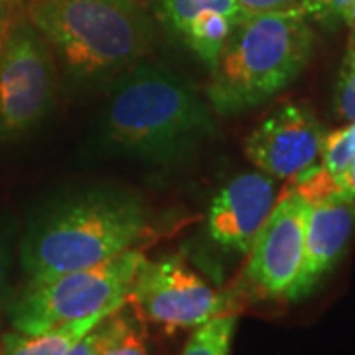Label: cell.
<instances>
[{
    "label": "cell",
    "instance_id": "cell-1",
    "mask_svg": "<svg viewBox=\"0 0 355 355\" xmlns=\"http://www.w3.org/2000/svg\"><path fill=\"white\" fill-rule=\"evenodd\" d=\"M207 99L166 65L140 62L113 79L103 135L114 150L153 164H176L216 137Z\"/></svg>",
    "mask_w": 355,
    "mask_h": 355
},
{
    "label": "cell",
    "instance_id": "cell-2",
    "mask_svg": "<svg viewBox=\"0 0 355 355\" xmlns=\"http://www.w3.org/2000/svg\"><path fill=\"white\" fill-rule=\"evenodd\" d=\"M146 231L148 207L135 191L83 188L34 214L20 243V265L28 279L81 270L135 249Z\"/></svg>",
    "mask_w": 355,
    "mask_h": 355
},
{
    "label": "cell",
    "instance_id": "cell-3",
    "mask_svg": "<svg viewBox=\"0 0 355 355\" xmlns=\"http://www.w3.org/2000/svg\"><path fill=\"white\" fill-rule=\"evenodd\" d=\"M314 30L300 8L245 14L209 67L205 99L231 116L277 97L310 62Z\"/></svg>",
    "mask_w": 355,
    "mask_h": 355
},
{
    "label": "cell",
    "instance_id": "cell-4",
    "mask_svg": "<svg viewBox=\"0 0 355 355\" xmlns=\"http://www.w3.org/2000/svg\"><path fill=\"white\" fill-rule=\"evenodd\" d=\"M28 18L77 83L113 81L140 64L154 42L140 0H32Z\"/></svg>",
    "mask_w": 355,
    "mask_h": 355
},
{
    "label": "cell",
    "instance_id": "cell-5",
    "mask_svg": "<svg viewBox=\"0 0 355 355\" xmlns=\"http://www.w3.org/2000/svg\"><path fill=\"white\" fill-rule=\"evenodd\" d=\"M142 259L140 249H128L89 268L28 279L8 304L12 330L44 334L77 320L121 310L128 302V291Z\"/></svg>",
    "mask_w": 355,
    "mask_h": 355
},
{
    "label": "cell",
    "instance_id": "cell-6",
    "mask_svg": "<svg viewBox=\"0 0 355 355\" xmlns=\"http://www.w3.org/2000/svg\"><path fill=\"white\" fill-rule=\"evenodd\" d=\"M55 64L48 42L30 24H10L0 48V137L36 128L55 99Z\"/></svg>",
    "mask_w": 355,
    "mask_h": 355
},
{
    "label": "cell",
    "instance_id": "cell-7",
    "mask_svg": "<svg viewBox=\"0 0 355 355\" xmlns=\"http://www.w3.org/2000/svg\"><path fill=\"white\" fill-rule=\"evenodd\" d=\"M127 300L144 320L168 330L196 328L235 308L231 296L214 291L178 254L156 261L144 257L135 272Z\"/></svg>",
    "mask_w": 355,
    "mask_h": 355
},
{
    "label": "cell",
    "instance_id": "cell-8",
    "mask_svg": "<svg viewBox=\"0 0 355 355\" xmlns=\"http://www.w3.org/2000/svg\"><path fill=\"white\" fill-rule=\"evenodd\" d=\"M310 203L286 191L277 200L249 251L245 282L259 298L292 300L304 261V235Z\"/></svg>",
    "mask_w": 355,
    "mask_h": 355
},
{
    "label": "cell",
    "instance_id": "cell-9",
    "mask_svg": "<svg viewBox=\"0 0 355 355\" xmlns=\"http://www.w3.org/2000/svg\"><path fill=\"white\" fill-rule=\"evenodd\" d=\"M326 128L304 103H282L245 140V154L259 172L292 180L314 166Z\"/></svg>",
    "mask_w": 355,
    "mask_h": 355
},
{
    "label": "cell",
    "instance_id": "cell-10",
    "mask_svg": "<svg viewBox=\"0 0 355 355\" xmlns=\"http://www.w3.org/2000/svg\"><path fill=\"white\" fill-rule=\"evenodd\" d=\"M275 205V178L259 170L235 176L211 200L207 211L209 239L225 251L249 254Z\"/></svg>",
    "mask_w": 355,
    "mask_h": 355
},
{
    "label": "cell",
    "instance_id": "cell-11",
    "mask_svg": "<svg viewBox=\"0 0 355 355\" xmlns=\"http://www.w3.org/2000/svg\"><path fill=\"white\" fill-rule=\"evenodd\" d=\"M156 18L207 67L245 12L237 0H150Z\"/></svg>",
    "mask_w": 355,
    "mask_h": 355
},
{
    "label": "cell",
    "instance_id": "cell-12",
    "mask_svg": "<svg viewBox=\"0 0 355 355\" xmlns=\"http://www.w3.org/2000/svg\"><path fill=\"white\" fill-rule=\"evenodd\" d=\"M355 229V202L334 198L310 205L304 235V261L292 300L316 288L342 259Z\"/></svg>",
    "mask_w": 355,
    "mask_h": 355
},
{
    "label": "cell",
    "instance_id": "cell-13",
    "mask_svg": "<svg viewBox=\"0 0 355 355\" xmlns=\"http://www.w3.org/2000/svg\"><path fill=\"white\" fill-rule=\"evenodd\" d=\"M111 314H97L85 320H77V322L53 328L44 334L8 331L4 334L2 343H0V355H64L79 338H83L91 328H95L99 322Z\"/></svg>",
    "mask_w": 355,
    "mask_h": 355
},
{
    "label": "cell",
    "instance_id": "cell-14",
    "mask_svg": "<svg viewBox=\"0 0 355 355\" xmlns=\"http://www.w3.org/2000/svg\"><path fill=\"white\" fill-rule=\"evenodd\" d=\"M237 328V314L227 312L193 328L182 355H229Z\"/></svg>",
    "mask_w": 355,
    "mask_h": 355
},
{
    "label": "cell",
    "instance_id": "cell-15",
    "mask_svg": "<svg viewBox=\"0 0 355 355\" xmlns=\"http://www.w3.org/2000/svg\"><path fill=\"white\" fill-rule=\"evenodd\" d=\"M320 164L324 166L330 174H340L355 160V121L347 123L343 128L334 132H326Z\"/></svg>",
    "mask_w": 355,
    "mask_h": 355
},
{
    "label": "cell",
    "instance_id": "cell-16",
    "mask_svg": "<svg viewBox=\"0 0 355 355\" xmlns=\"http://www.w3.org/2000/svg\"><path fill=\"white\" fill-rule=\"evenodd\" d=\"M119 312L121 310H116L114 314H111V316L105 318L103 322H99L95 328H91L64 355H101L107 349V345L113 342V340H116L125 331L128 324H130L127 318L121 316Z\"/></svg>",
    "mask_w": 355,
    "mask_h": 355
},
{
    "label": "cell",
    "instance_id": "cell-17",
    "mask_svg": "<svg viewBox=\"0 0 355 355\" xmlns=\"http://www.w3.org/2000/svg\"><path fill=\"white\" fill-rule=\"evenodd\" d=\"M334 114L343 123L355 121V44L347 42L334 87Z\"/></svg>",
    "mask_w": 355,
    "mask_h": 355
},
{
    "label": "cell",
    "instance_id": "cell-18",
    "mask_svg": "<svg viewBox=\"0 0 355 355\" xmlns=\"http://www.w3.org/2000/svg\"><path fill=\"white\" fill-rule=\"evenodd\" d=\"M355 0H302L300 10L308 16L310 22L322 26H336L342 22L345 10Z\"/></svg>",
    "mask_w": 355,
    "mask_h": 355
},
{
    "label": "cell",
    "instance_id": "cell-19",
    "mask_svg": "<svg viewBox=\"0 0 355 355\" xmlns=\"http://www.w3.org/2000/svg\"><path fill=\"white\" fill-rule=\"evenodd\" d=\"M101 355H148V349L139 331L132 328V324H128L125 331L109 343Z\"/></svg>",
    "mask_w": 355,
    "mask_h": 355
},
{
    "label": "cell",
    "instance_id": "cell-20",
    "mask_svg": "<svg viewBox=\"0 0 355 355\" xmlns=\"http://www.w3.org/2000/svg\"><path fill=\"white\" fill-rule=\"evenodd\" d=\"M10 266H12L10 239L0 231V312L8 304L10 298Z\"/></svg>",
    "mask_w": 355,
    "mask_h": 355
},
{
    "label": "cell",
    "instance_id": "cell-21",
    "mask_svg": "<svg viewBox=\"0 0 355 355\" xmlns=\"http://www.w3.org/2000/svg\"><path fill=\"white\" fill-rule=\"evenodd\" d=\"M245 14L275 12V10H288V8H300L302 0H237Z\"/></svg>",
    "mask_w": 355,
    "mask_h": 355
},
{
    "label": "cell",
    "instance_id": "cell-22",
    "mask_svg": "<svg viewBox=\"0 0 355 355\" xmlns=\"http://www.w3.org/2000/svg\"><path fill=\"white\" fill-rule=\"evenodd\" d=\"M334 176V174H331ZM336 180V188H338V196L343 200L355 202V160L347 166L345 170H342L340 174L334 176Z\"/></svg>",
    "mask_w": 355,
    "mask_h": 355
},
{
    "label": "cell",
    "instance_id": "cell-23",
    "mask_svg": "<svg viewBox=\"0 0 355 355\" xmlns=\"http://www.w3.org/2000/svg\"><path fill=\"white\" fill-rule=\"evenodd\" d=\"M342 24H345L349 28V40H347V42H354L355 44V2L345 10V14H343Z\"/></svg>",
    "mask_w": 355,
    "mask_h": 355
},
{
    "label": "cell",
    "instance_id": "cell-24",
    "mask_svg": "<svg viewBox=\"0 0 355 355\" xmlns=\"http://www.w3.org/2000/svg\"><path fill=\"white\" fill-rule=\"evenodd\" d=\"M8 30H10V20H6V18H0V48H2V44H4V40H6Z\"/></svg>",
    "mask_w": 355,
    "mask_h": 355
},
{
    "label": "cell",
    "instance_id": "cell-25",
    "mask_svg": "<svg viewBox=\"0 0 355 355\" xmlns=\"http://www.w3.org/2000/svg\"><path fill=\"white\" fill-rule=\"evenodd\" d=\"M20 0H0V10H4V8H10L14 4H18Z\"/></svg>",
    "mask_w": 355,
    "mask_h": 355
}]
</instances>
